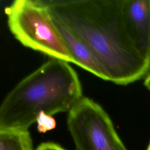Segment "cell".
<instances>
[{
  "instance_id": "obj_1",
  "label": "cell",
  "mask_w": 150,
  "mask_h": 150,
  "mask_svg": "<svg viewBox=\"0 0 150 150\" xmlns=\"http://www.w3.org/2000/svg\"><path fill=\"white\" fill-rule=\"evenodd\" d=\"M91 50L110 81L127 85L150 70V60L138 51L126 28L120 0H42Z\"/></svg>"
},
{
  "instance_id": "obj_2",
  "label": "cell",
  "mask_w": 150,
  "mask_h": 150,
  "mask_svg": "<svg viewBox=\"0 0 150 150\" xmlns=\"http://www.w3.org/2000/svg\"><path fill=\"white\" fill-rule=\"evenodd\" d=\"M83 97L80 79L69 62L50 58L6 96L0 107V129L28 130L40 112H69Z\"/></svg>"
},
{
  "instance_id": "obj_3",
  "label": "cell",
  "mask_w": 150,
  "mask_h": 150,
  "mask_svg": "<svg viewBox=\"0 0 150 150\" xmlns=\"http://www.w3.org/2000/svg\"><path fill=\"white\" fill-rule=\"evenodd\" d=\"M9 29L23 46L75 64L42 0H15L5 9Z\"/></svg>"
},
{
  "instance_id": "obj_4",
  "label": "cell",
  "mask_w": 150,
  "mask_h": 150,
  "mask_svg": "<svg viewBox=\"0 0 150 150\" xmlns=\"http://www.w3.org/2000/svg\"><path fill=\"white\" fill-rule=\"evenodd\" d=\"M67 124L76 150H127L109 115L89 98L83 97L69 112Z\"/></svg>"
},
{
  "instance_id": "obj_5",
  "label": "cell",
  "mask_w": 150,
  "mask_h": 150,
  "mask_svg": "<svg viewBox=\"0 0 150 150\" xmlns=\"http://www.w3.org/2000/svg\"><path fill=\"white\" fill-rule=\"evenodd\" d=\"M127 31L140 53L150 60V0H120Z\"/></svg>"
},
{
  "instance_id": "obj_6",
  "label": "cell",
  "mask_w": 150,
  "mask_h": 150,
  "mask_svg": "<svg viewBox=\"0 0 150 150\" xmlns=\"http://www.w3.org/2000/svg\"><path fill=\"white\" fill-rule=\"evenodd\" d=\"M52 17L75 64L104 80L110 81L105 69L87 46L62 22Z\"/></svg>"
},
{
  "instance_id": "obj_7",
  "label": "cell",
  "mask_w": 150,
  "mask_h": 150,
  "mask_svg": "<svg viewBox=\"0 0 150 150\" xmlns=\"http://www.w3.org/2000/svg\"><path fill=\"white\" fill-rule=\"evenodd\" d=\"M0 150H33L28 130L0 129Z\"/></svg>"
},
{
  "instance_id": "obj_8",
  "label": "cell",
  "mask_w": 150,
  "mask_h": 150,
  "mask_svg": "<svg viewBox=\"0 0 150 150\" xmlns=\"http://www.w3.org/2000/svg\"><path fill=\"white\" fill-rule=\"evenodd\" d=\"M37 129L40 133H45L55 128L56 122L52 115L40 112L36 118Z\"/></svg>"
},
{
  "instance_id": "obj_9",
  "label": "cell",
  "mask_w": 150,
  "mask_h": 150,
  "mask_svg": "<svg viewBox=\"0 0 150 150\" xmlns=\"http://www.w3.org/2000/svg\"><path fill=\"white\" fill-rule=\"evenodd\" d=\"M36 150H66L62 146L57 144L47 142L42 143L39 145V146L36 149Z\"/></svg>"
},
{
  "instance_id": "obj_10",
  "label": "cell",
  "mask_w": 150,
  "mask_h": 150,
  "mask_svg": "<svg viewBox=\"0 0 150 150\" xmlns=\"http://www.w3.org/2000/svg\"><path fill=\"white\" fill-rule=\"evenodd\" d=\"M144 84L146 87V88L150 91V74H148V76L145 78L144 82Z\"/></svg>"
},
{
  "instance_id": "obj_11",
  "label": "cell",
  "mask_w": 150,
  "mask_h": 150,
  "mask_svg": "<svg viewBox=\"0 0 150 150\" xmlns=\"http://www.w3.org/2000/svg\"><path fill=\"white\" fill-rule=\"evenodd\" d=\"M148 149H149V150H150V142H149V145H148V148H147Z\"/></svg>"
},
{
  "instance_id": "obj_12",
  "label": "cell",
  "mask_w": 150,
  "mask_h": 150,
  "mask_svg": "<svg viewBox=\"0 0 150 150\" xmlns=\"http://www.w3.org/2000/svg\"><path fill=\"white\" fill-rule=\"evenodd\" d=\"M146 150H149V149H148V148H147V149H146Z\"/></svg>"
}]
</instances>
